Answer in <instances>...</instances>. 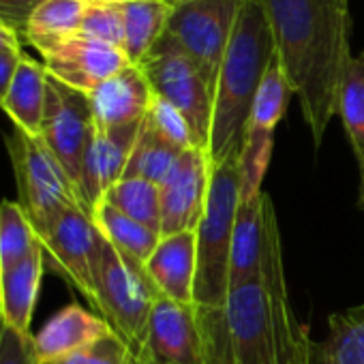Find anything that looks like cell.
<instances>
[{
	"mask_svg": "<svg viewBox=\"0 0 364 364\" xmlns=\"http://www.w3.org/2000/svg\"><path fill=\"white\" fill-rule=\"evenodd\" d=\"M146 120L150 122V127L163 139H167L178 150H187V148L198 146L196 137H193V131H191L187 118L182 116V112L176 109L171 103H167L165 99H161L156 95L152 97V103H150V109L146 114Z\"/></svg>",
	"mask_w": 364,
	"mask_h": 364,
	"instance_id": "cell-32",
	"label": "cell"
},
{
	"mask_svg": "<svg viewBox=\"0 0 364 364\" xmlns=\"http://www.w3.org/2000/svg\"><path fill=\"white\" fill-rule=\"evenodd\" d=\"M43 65L50 77L88 95L99 84L129 67L131 60L120 48L77 35L43 56Z\"/></svg>",
	"mask_w": 364,
	"mask_h": 364,
	"instance_id": "cell-13",
	"label": "cell"
},
{
	"mask_svg": "<svg viewBox=\"0 0 364 364\" xmlns=\"http://www.w3.org/2000/svg\"><path fill=\"white\" fill-rule=\"evenodd\" d=\"M103 202L161 234V187L144 178H120Z\"/></svg>",
	"mask_w": 364,
	"mask_h": 364,
	"instance_id": "cell-27",
	"label": "cell"
},
{
	"mask_svg": "<svg viewBox=\"0 0 364 364\" xmlns=\"http://www.w3.org/2000/svg\"><path fill=\"white\" fill-rule=\"evenodd\" d=\"M291 95H294V90H291V86L283 73V67L274 54V58L270 60V65L262 77V84L255 92L247 129L274 131L287 112V103H289Z\"/></svg>",
	"mask_w": 364,
	"mask_h": 364,
	"instance_id": "cell-29",
	"label": "cell"
},
{
	"mask_svg": "<svg viewBox=\"0 0 364 364\" xmlns=\"http://www.w3.org/2000/svg\"><path fill=\"white\" fill-rule=\"evenodd\" d=\"M336 116H341L358 169H364V52L347 60L338 86Z\"/></svg>",
	"mask_w": 364,
	"mask_h": 364,
	"instance_id": "cell-25",
	"label": "cell"
},
{
	"mask_svg": "<svg viewBox=\"0 0 364 364\" xmlns=\"http://www.w3.org/2000/svg\"><path fill=\"white\" fill-rule=\"evenodd\" d=\"M112 334L114 330L99 313H92L80 306L77 302H71L58 313H54L43 323V328L33 334V341L39 364H48L92 343H99Z\"/></svg>",
	"mask_w": 364,
	"mask_h": 364,
	"instance_id": "cell-18",
	"label": "cell"
},
{
	"mask_svg": "<svg viewBox=\"0 0 364 364\" xmlns=\"http://www.w3.org/2000/svg\"><path fill=\"white\" fill-rule=\"evenodd\" d=\"M86 97L90 103L95 127L116 129L139 124L150 109L154 92L141 67L129 65L103 84H99Z\"/></svg>",
	"mask_w": 364,
	"mask_h": 364,
	"instance_id": "cell-16",
	"label": "cell"
},
{
	"mask_svg": "<svg viewBox=\"0 0 364 364\" xmlns=\"http://www.w3.org/2000/svg\"><path fill=\"white\" fill-rule=\"evenodd\" d=\"M139 364H215L213 311L159 298L152 306Z\"/></svg>",
	"mask_w": 364,
	"mask_h": 364,
	"instance_id": "cell-8",
	"label": "cell"
},
{
	"mask_svg": "<svg viewBox=\"0 0 364 364\" xmlns=\"http://www.w3.org/2000/svg\"><path fill=\"white\" fill-rule=\"evenodd\" d=\"M300 364H364V304L332 313L323 341L302 332Z\"/></svg>",
	"mask_w": 364,
	"mask_h": 364,
	"instance_id": "cell-19",
	"label": "cell"
},
{
	"mask_svg": "<svg viewBox=\"0 0 364 364\" xmlns=\"http://www.w3.org/2000/svg\"><path fill=\"white\" fill-rule=\"evenodd\" d=\"M272 31L277 58L298 97L302 118L319 148L349 54V0H257Z\"/></svg>",
	"mask_w": 364,
	"mask_h": 364,
	"instance_id": "cell-1",
	"label": "cell"
},
{
	"mask_svg": "<svg viewBox=\"0 0 364 364\" xmlns=\"http://www.w3.org/2000/svg\"><path fill=\"white\" fill-rule=\"evenodd\" d=\"M48 101V71L43 63L22 54L16 77L3 101L5 114L14 120V127L31 135L41 133Z\"/></svg>",
	"mask_w": 364,
	"mask_h": 364,
	"instance_id": "cell-21",
	"label": "cell"
},
{
	"mask_svg": "<svg viewBox=\"0 0 364 364\" xmlns=\"http://www.w3.org/2000/svg\"><path fill=\"white\" fill-rule=\"evenodd\" d=\"M92 133L95 120L88 97L48 75V101L39 137L65 167L75 187H80L82 165Z\"/></svg>",
	"mask_w": 364,
	"mask_h": 364,
	"instance_id": "cell-11",
	"label": "cell"
},
{
	"mask_svg": "<svg viewBox=\"0 0 364 364\" xmlns=\"http://www.w3.org/2000/svg\"><path fill=\"white\" fill-rule=\"evenodd\" d=\"M135 364H139V360H137V362H135Z\"/></svg>",
	"mask_w": 364,
	"mask_h": 364,
	"instance_id": "cell-42",
	"label": "cell"
},
{
	"mask_svg": "<svg viewBox=\"0 0 364 364\" xmlns=\"http://www.w3.org/2000/svg\"><path fill=\"white\" fill-rule=\"evenodd\" d=\"M20 46V33L5 22H0V50H18Z\"/></svg>",
	"mask_w": 364,
	"mask_h": 364,
	"instance_id": "cell-37",
	"label": "cell"
},
{
	"mask_svg": "<svg viewBox=\"0 0 364 364\" xmlns=\"http://www.w3.org/2000/svg\"><path fill=\"white\" fill-rule=\"evenodd\" d=\"M144 268L161 298L191 304L198 274L196 230L161 236Z\"/></svg>",
	"mask_w": 364,
	"mask_h": 364,
	"instance_id": "cell-17",
	"label": "cell"
},
{
	"mask_svg": "<svg viewBox=\"0 0 364 364\" xmlns=\"http://www.w3.org/2000/svg\"><path fill=\"white\" fill-rule=\"evenodd\" d=\"M82 18L84 0H43L31 14L22 35L41 56H48L58 46L80 35Z\"/></svg>",
	"mask_w": 364,
	"mask_h": 364,
	"instance_id": "cell-22",
	"label": "cell"
},
{
	"mask_svg": "<svg viewBox=\"0 0 364 364\" xmlns=\"http://www.w3.org/2000/svg\"><path fill=\"white\" fill-rule=\"evenodd\" d=\"M0 364H39L33 334H22L0 323Z\"/></svg>",
	"mask_w": 364,
	"mask_h": 364,
	"instance_id": "cell-34",
	"label": "cell"
},
{
	"mask_svg": "<svg viewBox=\"0 0 364 364\" xmlns=\"http://www.w3.org/2000/svg\"><path fill=\"white\" fill-rule=\"evenodd\" d=\"M277 223V210L268 193L262 191L240 200L230 253V291L259 279L266 245Z\"/></svg>",
	"mask_w": 364,
	"mask_h": 364,
	"instance_id": "cell-15",
	"label": "cell"
},
{
	"mask_svg": "<svg viewBox=\"0 0 364 364\" xmlns=\"http://www.w3.org/2000/svg\"><path fill=\"white\" fill-rule=\"evenodd\" d=\"M274 150V131L247 129L240 161V182H242V200L262 193V182L268 171Z\"/></svg>",
	"mask_w": 364,
	"mask_h": 364,
	"instance_id": "cell-30",
	"label": "cell"
},
{
	"mask_svg": "<svg viewBox=\"0 0 364 364\" xmlns=\"http://www.w3.org/2000/svg\"><path fill=\"white\" fill-rule=\"evenodd\" d=\"M173 5L167 0H131L122 3L124 54L131 65H139L159 39L167 33Z\"/></svg>",
	"mask_w": 364,
	"mask_h": 364,
	"instance_id": "cell-23",
	"label": "cell"
},
{
	"mask_svg": "<svg viewBox=\"0 0 364 364\" xmlns=\"http://www.w3.org/2000/svg\"><path fill=\"white\" fill-rule=\"evenodd\" d=\"M22 48L18 50H0V105H3L7 92H9V86L16 77V71L20 67V60H22Z\"/></svg>",
	"mask_w": 364,
	"mask_h": 364,
	"instance_id": "cell-36",
	"label": "cell"
},
{
	"mask_svg": "<svg viewBox=\"0 0 364 364\" xmlns=\"http://www.w3.org/2000/svg\"><path fill=\"white\" fill-rule=\"evenodd\" d=\"M215 364H296L302 332L289 304L279 223L272 228L257 281L230 291L213 313Z\"/></svg>",
	"mask_w": 364,
	"mask_h": 364,
	"instance_id": "cell-2",
	"label": "cell"
},
{
	"mask_svg": "<svg viewBox=\"0 0 364 364\" xmlns=\"http://www.w3.org/2000/svg\"><path fill=\"white\" fill-rule=\"evenodd\" d=\"M41 251V238L18 202H0V272Z\"/></svg>",
	"mask_w": 364,
	"mask_h": 364,
	"instance_id": "cell-26",
	"label": "cell"
},
{
	"mask_svg": "<svg viewBox=\"0 0 364 364\" xmlns=\"http://www.w3.org/2000/svg\"><path fill=\"white\" fill-rule=\"evenodd\" d=\"M213 163L208 150H182L161 182V236L196 230L208 198Z\"/></svg>",
	"mask_w": 364,
	"mask_h": 364,
	"instance_id": "cell-12",
	"label": "cell"
},
{
	"mask_svg": "<svg viewBox=\"0 0 364 364\" xmlns=\"http://www.w3.org/2000/svg\"><path fill=\"white\" fill-rule=\"evenodd\" d=\"M358 204L364 210V169H360V193H358Z\"/></svg>",
	"mask_w": 364,
	"mask_h": 364,
	"instance_id": "cell-38",
	"label": "cell"
},
{
	"mask_svg": "<svg viewBox=\"0 0 364 364\" xmlns=\"http://www.w3.org/2000/svg\"><path fill=\"white\" fill-rule=\"evenodd\" d=\"M296 364H300V351H298V360H296Z\"/></svg>",
	"mask_w": 364,
	"mask_h": 364,
	"instance_id": "cell-41",
	"label": "cell"
},
{
	"mask_svg": "<svg viewBox=\"0 0 364 364\" xmlns=\"http://www.w3.org/2000/svg\"><path fill=\"white\" fill-rule=\"evenodd\" d=\"M43 270L46 257L41 249L11 270L0 272V323L22 334H33L31 328L41 291Z\"/></svg>",
	"mask_w": 364,
	"mask_h": 364,
	"instance_id": "cell-20",
	"label": "cell"
},
{
	"mask_svg": "<svg viewBox=\"0 0 364 364\" xmlns=\"http://www.w3.org/2000/svg\"><path fill=\"white\" fill-rule=\"evenodd\" d=\"M141 122L116 129L95 127L77 187L80 200L88 210L101 204L105 193L124 176Z\"/></svg>",
	"mask_w": 364,
	"mask_h": 364,
	"instance_id": "cell-14",
	"label": "cell"
},
{
	"mask_svg": "<svg viewBox=\"0 0 364 364\" xmlns=\"http://www.w3.org/2000/svg\"><path fill=\"white\" fill-rule=\"evenodd\" d=\"M159 298L161 294L146 274V268L103 240L97 268L95 311L109 323L114 334L133 349L135 355L144 345L150 313Z\"/></svg>",
	"mask_w": 364,
	"mask_h": 364,
	"instance_id": "cell-6",
	"label": "cell"
},
{
	"mask_svg": "<svg viewBox=\"0 0 364 364\" xmlns=\"http://www.w3.org/2000/svg\"><path fill=\"white\" fill-rule=\"evenodd\" d=\"M43 3V0H0V22L24 33V26L31 14Z\"/></svg>",
	"mask_w": 364,
	"mask_h": 364,
	"instance_id": "cell-35",
	"label": "cell"
},
{
	"mask_svg": "<svg viewBox=\"0 0 364 364\" xmlns=\"http://www.w3.org/2000/svg\"><path fill=\"white\" fill-rule=\"evenodd\" d=\"M90 217L105 242H109L118 253L127 255L129 259H133L141 266L148 262V257L152 255V251L156 249V245L161 240L159 232L122 215L107 202L97 204L90 210Z\"/></svg>",
	"mask_w": 364,
	"mask_h": 364,
	"instance_id": "cell-24",
	"label": "cell"
},
{
	"mask_svg": "<svg viewBox=\"0 0 364 364\" xmlns=\"http://www.w3.org/2000/svg\"><path fill=\"white\" fill-rule=\"evenodd\" d=\"M180 152L182 150H178L167 139H163L150 127V122L144 118L124 176H129V178H144V180H150V182H154V185L161 187V182L167 178V173L176 165Z\"/></svg>",
	"mask_w": 364,
	"mask_h": 364,
	"instance_id": "cell-28",
	"label": "cell"
},
{
	"mask_svg": "<svg viewBox=\"0 0 364 364\" xmlns=\"http://www.w3.org/2000/svg\"><path fill=\"white\" fill-rule=\"evenodd\" d=\"M167 3H169V5H176V3H178V0H167Z\"/></svg>",
	"mask_w": 364,
	"mask_h": 364,
	"instance_id": "cell-39",
	"label": "cell"
},
{
	"mask_svg": "<svg viewBox=\"0 0 364 364\" xmlns=\"http://www.w3.org/2000/svg\"><path fill=\"white\" fill-rule=\"evenodd\" d=\"M103 238L86 206H73L60 215L41 236L46 266L75 287L95 309L97 268Z\"/></svg>",
	"mask_w": 364,
	"mask_h": 364,
	"instance_id": "cell-10",
	"label": "cell"
},
{
	"mask_svg": "<svg viewBox=\"0 0 364 364\" xmlns=\"http://www.w3.org/2000/svg\"><path fill=\"white\" fill-rule=\"evenodd\" d=\"M277 48L270 24L257 0H242L234 33L213 88V122L208 139L210 163L238 156L262 77Z\"/></svg>",
	"mask_w": 364,
	"mask_h": 364,
	"instance_id": "cell-3",
	"label": "cell"
},
{
	"mask_svg": "<svg viewBox=\"0 0 364 364\" xmlns=\"http://www.w3.org/2000/svg\"><path fill=\"white\" fill-rule=\"evenodd\" d=\"M240 200L242 182L238 156L215 163L206 206L196 228L198 274L193 302L206 311H223L230 296V253Z\"/></svg>",
	"mask_w": 364,
	"mask_h": 364,
	"instance_id": "cell-4",
	"label": "cell"
},
{
	"mask_svg": "<svg viewBox=\"0 0 364 364\" xmlns=\"http://www.w3.org/2000/svg\"><path fill=\"white\" fill-rule=\"evenodd\" d=\"M80 37L103 41L122 50L124 48L122 3H116V0H84Z\"/></svg>",
	"mask_w": 364,
	"mask_h": 364,
	"instance_id": "cell-31",
	"label": "cell"
},
{
	"mask_svg": "<svg viewBox=\"0 0 364 364\" xmlns=\"http://www.w3.org/2000/svg\"><path fill=\"white\" fill-rule=\"evenodd\" d=\"M240 7L242 0H178L173 5L167 35L193 58L210 88H215Z\"/></svg>",
	"mask_w": 364,
	"mask_h": 364,
	"instance_id": "cell-9",
	"label": "cell"
},
{
	"mask_svg": "<svg viewBox=\"0 0 364 364\" xmlns=\"http://www.w3.org/2000/svg\"><path fill=\"white\" fill-rule=\"evenodd\" d=\"M116 3H131V0H116Z\"/></svg>",
	"mask_w": 364,
	"mask_h": 364,
	"instance_id": "cell-40",
	"label": "cell"
},
{
	"mask_svg": "<svg viewBox=\"0 0 364 364\" xmlns=\"http://www.w3.org/2000/svg\"><path fill=\"white\" fill-rule=\"evenodd\" d=\"M137 355L133 349L116 334L92 343L84 349H77L69 355L52 360L48 364H135Z\"/></svg>",
	"mask_w": 364,
	"mask_h": 364,
	"instance_id": "cell-33",
	"label": "cell"
},
{
	"mask_svg": "<svg viewBox=\"0 0 364 364\" xmlns=\"http://www.w3.org/2000/svg\"><path fill=\"white\" fill-rule=\"evenodd\" d=\"M5 141L18 185L16 202L28 215L41 238L60 215L84 204L73 180L39 135L14 127Z\"/></svg>",
	"mask_w": 364,
	"mask_h": 364,
	"instance_id": "cell-5",
	"label": "cell"
},
{
	"mask_svg": "<svg viewBox=\"0 0 364 364\" xmlns=\"http://www.w3.org/2000/svg\"><path fill=\"white\" fill-rule=\"evenodd\" d=\"M152 92L187 118L196 144L208 150L213 122V88L193 58L171 35H163L150 54L139 63Z\"/></svg>",
	"mask_w": 364,
	"mask_h": 364,
	"instance_id": "cell-7",
	"label": "cell"
}]
</instances>
